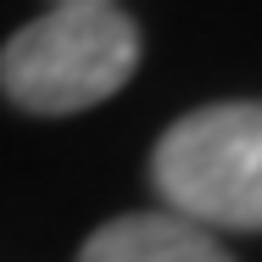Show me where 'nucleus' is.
<instances>
[{"label":"nucleus","instance_id":"f03ea898","mask_svg":"<svg viewBox=\"0 0 262 262\" xmlns=\"http://www.w3.org/2000/svg\"><path fill=\"white\" fill-rule=\"evenodd\" d=\"M151 184L195 229L262 234V101L184 112L151 151Z\"/></svg>","mask_w":262,"mask_h":262},{"label":"nucleus","instance_id":"f257e3e1","mask_svg":"<svg viewBox=\"0 0 262 262\" xmlns=\"http://www.w3.org/2000/svg\"><path fill=\"white\" fill-rule=\"evenodd\" d=\"M140 67V28L117 6H51L0 45L6 101L39 117L90 112Z\"/></svg>","mask_w":262,"mask_h":262},{"label":"nucleus","instance_id":"20e7f679","mask_svg":"<svg viewBox=\"0 0 262 262\" xmlns=\"http://www.w3.org/2000/svg\"><path fill=\"white\" fill-rule=\"evenodd\" d=\"M56 6H117V0H56Z\"/></svg>","mask_w":262,"mask_h":262},{"label":"nucleus","instance_id":"7ed1b4c3","mask_svg":"<svg viewBox=\"0 0 262 262\" xmlns=\"http://www.w3.org/2000/svg\"><path fill=\"white\" fill-rule=\"evenodd\" d=\"M78 262H234L217 234L173 217V212H128L84 240Z\"/></svg>","mask_w":262,"mask_h":262}]
</instances>
